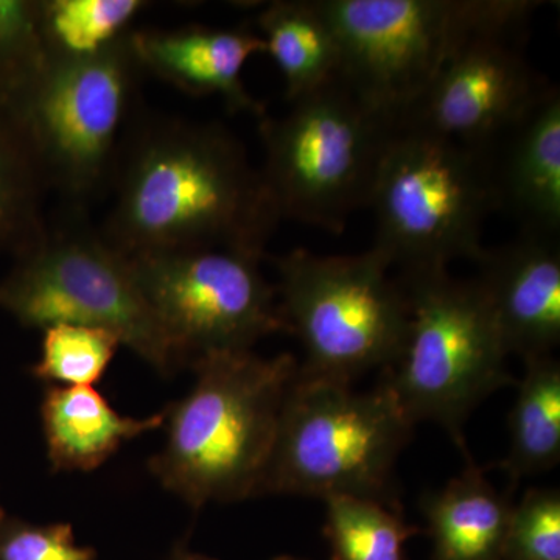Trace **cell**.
I'll return each instance as SVG.
<instances>
[{
  "label": "cell",
  "mask_w": 560,
  "mask_h": 560,
  "mask_svg": "<svg viewBox=\"0 0 560 560\" xmlns=\"http://www.w3.org/2000/svg\"><path fill=\"white\" fill-rule=\"evenodd\" d=\"M101 234L127 257L230 249L264 259L278 210L241 140L220 124L136 121Z\"/></svg>",
  "instance_id": "6da1fadb"
},
{
  "label": "cell",
  "mask_w": 560,
  "mask_h": 560,
  "mask_svg": "<svg viewBox=\"0 0 560 560\" xmlns=\"http://www.w3.org/2000/svg\"><path fill=\"white\" fill-rule=\"evenodd\" d=\"M190 366L194 386L164 408L167 438L149 459L151 475L194 510L256 497L300 361L242 350L205 353Z\"/></svg>",
  "instance_id": "7a4b0ae2"
},
{
  "label": "cell",
  "mask_w": 560,
  "mask_h": 560,
  "mask_svg": "<svg viewBox=\"0 0 560 560\" xmlns=\"http://www.w3.org/2000/svg\"><path fill=\"white\" fill-rule=\"evenodd\" d=\"M412 429L385 382L355 390L298 371L257 495L357 497L401 510L394 469Z\"/></svg>",
  "instance_id": "3957f363"
},
{
  "label": "cell",
  "mask_w": 560,
  "mask_h": 560,
  "mask_svg": "<svg viewBox=\"0 0 560 560\" xmlns=\"http://www.w3.org/2000/svg\"><path fill=\"white\" fill-rule=\"evenodd\" d=\"M131 32L91 57L46 54L38 72L9 102L47 187L77 206L114 187L138 121L143 70Z\"/></svg>",
  "instance_id": "277c9868"
},
{
  "label": "cell",
  "mask_w": 560,
  "mask_h": 560,
  "mask_svg": "<svg viewBox=\"0 0 560 560\" xmlns=\"http://www.w3.org/2000/svg\"><path fill=\"white\" fill-rule=\"evenodd\" d=\"M342 54L341 77L400 128L444 66L471 40L526 31L533 0H318Z\"/></svg>",
  "instance_id": "5b68a950"
},
{
  "label": "cell",
  "mask_w": 560,
  "mask_h": 560,
  "mask_svg": "<svg viewBox=\"0 0 560 560\" xmlns=\"http://www.w3.org/2000/svg\"><path fill=\"white\" fill-rule=\"evenodd\" d=\"M399 128L372 109L342 77L264 116L261 178L280 220L341 234L368 208L375 176Z\"/></svg>",
  "instance_id": "8992f818"
},
{
  "label": "cell",
  "mask_w": 560,
  "mask_h": 560,
  "mask_svg": "<svg viewBox=\"0 0 560 560\" xmlns=\"http://www.w3.org/2000/svg\"><path fill=\"white\" fill-rule=\"evenodd\" d=\"M368 208L377 224L372 248L408 276L477 261L495 201L481 153L399 128L383 154Z\"/></svg>",
  "instance_id": "52a82bcc"
},
{
  "label": "cell",
  "mask_w": 560,
  "mask_h": 560,
  "mask_svg": "<svg viewBox=\"0 0 560 560\" xmlns=\"http://www.w3.org/2000/svg\"><path fill=\"white\" fill-rule=\"evenodd\" d=\"M272 265L280 313L304 349L302 375L352 383L399 361L410 334V304L377 249L319 256L298 248L272 257Z\"/></svg>",
  "instance_id": "ba28073f"
},
{
  "label": "cell",
  "mask_w": 560,
  "mask_h": 560,
  "mask_svg": "<svg viewBox=\"0 0 560 560\" xmlns=\"http://www.w3.org/2000/svg\"><path fill=\"white\" fill-rule=\"evenodd\" d=\"M399 282L410 304V334L382 381L415 425L438 423L467 455L463 427L471 411L515 383L510 353L477 280L442 270L400 276Z\"/></svg>",
  "instance_id": "9c48e42d"
},
{
  "label": "cell",
  "mask_w": 560,
  "mask_h": 560,
  "mask_svg": "<svg viewBox=\"0 0 560 560\" xmlns=\"http://www.w3.org/2000/svg\"><path fill=\"white\" fill-rule=\"evenodd\" d=\"M0 311L22 327L55 324L113 331L162 377L187 361L140 290L131 261L80 223L44 232L0 280Z\"/></svg>",
  "instance_id": "30bf717a"
},
{
  "label": "cell",
  "mask_w": 560,
  "mask_h": 560,
  "mask_svg": "<svg viewBox=\"0 0 560 560\" xmlns=\"http://www.w3.org/2000/svg\"><path fill=\"white\" fill-rule=\"evenodd\" d=\"M143 296L187 364L210 352L253 350L287 331L260 257L230 249L128 257Z\"/></svg>",
  "instance_id": "8fae6325"
},
{
  "label": "cell",
  "mask_w": 560,
  "mask_h": 560,
  "mask_svg": "<svg viewBox=\"0 0 560 560\" xmlns=\"http://www.w3.org/2000/svg\"><path fill=\"white\" fill-rule=\"evenodd\" d=\"M471 40L438 73L400 128L486 153L552 90L522 49L523 33Z\"/></svg>",
  "instance_id": "7c38bea8"
},
{
  "label": "cell",
  "mask_w": 560,
  "mask_h": 560,
  "mask_svg": "<svg viewBox=\"0 0 560 560\" xmlns=\"http://www.w3.org/2000/svg\"><path fill=\"white\" fill-rule=\"evenodd\" d=\"M475 264L506 352L523 361L551 355L560 345V237L518 231Z\"/></svg>",
  "instance_id": "4fadbf2b"
},
{
  "label": "cell",
  "mask_w": 560,
  "mask_h": 560,
  "mask_svg": "<svg viewBox=\"0 0 560 560\" xmlns=\"http://www.w3.org/2000/svg\"><path fill=\"white\" fill-rule=\"evenodd\" d=\"M131 44L143 73L191 97H220L232 114L267 116L242 77L249 58L265 54L264 39L253 28H149L132 31Z\"/></svg>",
  "instance_id": "5bb4252c"
},
{
  "label": "cell",
  "mask_w": 560,
  "mask_h": 560,
  "mask_svg": "<svg viewBox=\"0 0 560 560\" xmlns=\"http://www.w3.org/2000/svg\"><path fill=\"white\" fill-rule=\"evenodd\" d=\"M482 158L495 209L521 232L560 237V95L552 90Z\"/></svg>",
  "instance_id": "9a60e30c"
},
{
  "label": "cell",
  "mask_w": 560,
  "mask_h": 560,
  "mask_svg": "<svg viewBox=\"0 0 560 560\" xmlns=\"http://www.w3.org/2000/svg\"><path fill=\"white\" fill-rule=\"evenodd\" d=\"M165 411L138 419L121 416L92 386L49 385L40 422L51 470L92 471L135 440L164 425Z\"/></svg>",
  "instance_id": "2e32d148"
},
{
  "label": "cell",
  "mask_w": 560,
  "mask_h": 560,
  "mask_svg": "<svg viewBox=\"0 0 560 560\" xmlns=\"http://www.w3.org/2000/svg\"><path fill=\"white\" fill-rule=\"evenodd\" d=\"M464 458L463 474L422 500L433 560H504L512 493L493 488L469 453Z\"/></svg>",
  "instance_id": "e0dca14e"
},
{
  "label": "cell",
  "mask_w": 560,
  "mask_h": 560,
  "mask_svg": "<svg viewBox=\"0 0 560 560\" xmlns=\"http://www.w3.org/2000/svg\"><path fill=\"white\" fill-rule=\"evenodd\" d=\"M265 54L278 66L287 101L294 102L341 75L342 54L318 0H276L256 18Z\"/></svg>",
  "instance_id": "ac0fdd59"
},
{
  "label": "cell",
  "mask_w": 560,
  "mask_h": 560,
  "mask_svg": "<svg viewBox=\"0 0 560 560\" xmlns=\"http://www.w3.org/2000/svg\"><path fill=\"white\" fill-rule=\"evenodd\" d=\"M510 416L511 448L499 467L511 489L560 459V364L552 355L525 360V375Z\"/></svg>",
  "instance_id": "d6986e66"
},
{
  "label": "cell",
  "mask_w": 560,
  "mask_h": 560,
  "mask_svg": "<svg viewBox=\"0 0 560 560\" xmlns=\"http://www.w3.org/2000/svg\"><path fill=\"white\" fill-rule=\"evenodd\" d=\"M49 187L9 103L0 102V250L20 256L47 231Z\"/></svg>",
  "instance_id": "ffe728a7"
},
{
  "label": "cell",
  "mask_w": 560,
  "mask_h": 560,
  "mask_svg": "<svg viewBox=\"0 0 560 560\" xmlns=\"http://www.w3.org/2000/svg\"><path fill=\"white\" fill-rule=\"evenodd\" d=\"M147 7L142 0H38L44 50L68 58L101 54L131 32Z\"/></svg>",
  "instance_id": "44dd1931"
},
{
  "label": "cell",
  "mask_w": 560,
  "mask_h": 560,
  "mask_svg": "<svg viewBox=\"0 0 560 560\" xmlns=\"http://www.w3.org/2000/svg\"><path fill=\"white\" fill-rule=\"evenodd\" d=\"M324 536L331 560H405L404 547L420 533L401 510L357 497H330Z\"/></svg>",
  "instance_id": "7402d4cb"
},
{
  "label": "cell",
  "mask_w": 560,
  "mask_h": 560,
  "mask_svg": "<svg viewBox=\"0 0 560 560\" xmlns=\"http://www.w3.org/2000/svg\"><path fill=\"white\" fill-rule=\"evenodd\" d=\"M43 331L40 359L31 374L49 385H94L121 346L116 334L98 327L55 324Z\"/></svg>",
  "instance_id": "603a6c76"
},
{
  "label": "cell",
  "mask_w": 560,
  "mask_h": 560,
  "mask_svg": "<svg viewBox=\"0 0 560 560\" xmlns=\"http://www.w3.org/2000/svg\"><path fill=\"white\" fill-rule=\"evenodd\" d=\"M44 60L38 0H0V102L20 94Z\"/></svg>",
  "instance_id": "cb8c5ba5"
},
{
  "label": "cell",
  "mask_w": 560,
  "mask_h": 560,
  "mask_svg": "<svg viewBox=\"0 0 560 560\" xmlns=\"http://www.w3.org/2000/svg\"><path fill=\"white\" fill-rule=\"evenodd\" d=\"M504 560H560L558 489H529L514 504Z\"/></svg>",
  "instance_id": "d4e9b609"
},
{
  "label": "cell",
  "mask_w": 560,
  "mask_h": 560,
  "mask_svg": "<svg viewBox=\"0 0 560 560\" xmlns=\"http://www.w3.org/2000/svg\"><path fill=\"white\" fill-rule=\"evenodd\" d=\"M0 560H97L77 544L69 523L35 525L0 508Z\"/></svg>",
  "instance_id": "484cf974"
},
{
  "label": "cell",
  "mask_w": 560,
  "mask_h": 560,
  "mask_svg": "<svg viewBox=\"0 0 560 560\" xmlns=\"http://www.w3.org/2000/svg\"><path fill=\"white\" fill-rule=\"evenodd\" d=\"M172 560H217L212 558H208L205 555H197V552H191L187 550L184 545H179V547L175 548V552H173Z\"/></svg>",
  "instance_id": "4316f807"
},
{
  "label": "cell",
  "mask_w": 560,
  "mask_h": 560,
  "mask_svg": "<svg viewBox=\"0 0 560 560\" xmlns=\"http://www.w3.org/2000/svg\"><path fill=\"white\" fill-rule=\"evenodd\" d=\"M272 560H302V559L293 558V556H278V558H275Z\"/></svg>",
  "instance_id": "83f0119b"
}]
</instances>
